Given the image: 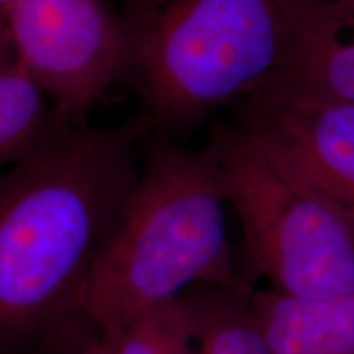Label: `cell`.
<instances>
[{
  "instance_id": "cell-1",
  "label": "cell",
  "mask_w": 354,
  "mask_h": 354,
  "mask_svg": "<svg viewBox=\"0 0 354 354\" xmlns=\"http://www.w3.org/2000/svg\"><path fill=\"white\" fill-rule=\"evenodd\" d=\"M138 174L130 130L56 118L0 174V354L81 323L92 263Z\"/></svg>"
},
{
  "instance_id": "cell-2",
  "label": "cell",
  "mask_w": 354,
  "mask_h": 354,
  "mask_svg": "<svg viewBox=\"0 0 354 354\" xmlns=\"http://www.w3.org/2000/svg\"><path fill=\"white\" fill-rule=\"evenodd\" d=\"M218 174L207 153L161 143L97 251L79 318L112 331L202 284H234Z\"/></svg>"
},
{
  "instance_id": "cell-3",
  "label": "cell",
  "mask_w": 354,
  "mask_h": 354,
  "mask_svg": "<svg viewBox=\"0 0 354 354\" xmlns=\"http://www.w3.org/2000/svg\"><path fill=\"white\" fill-rule=\"evenodd\" d=\"M325 0H127L128 63L148 117L184 131L254 94Z\"/></svg>"
},
{
  "instance_id": "cell-4",
  "label": "cell",
  "mask_w": 354,
  "mask_h": 354,
  "mask_svg": "<svg viewBox=\"0 0 354 354\" xmlns=\"http://www.w3.org/2000/svg\"><path fill=\"white\" fill-rule=\"evenodd\" d=\"M203 151L269 289L307 300L354 295V221L344 212L236 122L214 125Z\"/></svg>"
},
{
  "instance_id": "cell-5",
  "label": "cell",
  "mask_w": 354,
  "mask_h": 354,
  "mask_svg": "<svg viewBox=\"0 0 354 354\" xmlns=\"http://www.w3.org/2000/svg\"><path fill=\"white\" fill-rule=\"evenodd\" d=\"M3 26L13 66L59 122L76 120L127 74L125 35L100 0H13Z\"/></svg>"
},
{
  "instance_id": "cell-6",
  "label": "cell",
  "mask_w": 354,
  "mask_h": 354,
  "mask_svg": "<svg viewBox=\"0 0 354 354\" xmlns=\"http://www.w3.org/2000/svg\"><path fill=\"white\" fill-rule=\"evenodd\" d=\"M232 107L253 131L354 221V104L264 88Z\"/></svg>"
},
{
  "instance_id": "cell-7",
  "label": "cell",
  "mask_w": 354,
  "mask_h": 354,
  "mask_svg": "<svg viewBox=\"0 0 354 354\" xmlns=\"http://www.w3.org/2000/svg\"><path fill=\"white\" fill-rule=\"evenodd\" d=\"M354 104V0H325L263 88Z\"/></svg>"
},
{
  "instance_id": "cell-8",
  "label": "cell",
  "mask_w": 354,
  "mask_h": 354,
  "mask_svg": "<svg viewBox=\"0 0 354 354\" xmlns=\"http://www.w3.org/2000/svg\"><path fill=\"white\" fill-rule=\"evenodd\" d=\"M254 320L271 354H354V295L295 299L253 290Z\"/></svg>"
},
{
  "instance_id": "cell-9",
  "label": "cell",
  "mask_w": 354,
  "mask_h": 354,
  "mask_svg": "<svg viewBox=\"0 0 354 354\" xmlns=\"http://www.w3.org/2000/svg\"><path fill=\"white\" fill-rule=\"evenodd\" d=\"M251 294L241 281L202 284L185 292L194 354H271L254 320Z\"/></svg>"
},
{
  "instance_id": "cell-10",
  "label": "cell",
  "mask_w": 354,
  "mask_h": 354,
  "mask_svg": "<svg viewBox=\"0 0 354 354\" xmlns=\"http://www.w3.org/2000/svg\"><path fill=\"white\" fill-rule=\"evenodd\" d=\"M53 122L46 97L15 66L0 73V165L15 162L37 146Z\"/></svg>"
},
{
  "instance_id": "cell-11",
  "label": "cell",
  "mask_w": 354,
  "mask_h": 354,
  "mask_svg": "<svg viewBox=\"0 0 354 354\" xmlns=\"http://www.w3.org/2000/svg\"><path fill=\"white\" fill-rule=\"evenodd\" d=\"M110 354H194L183 297L112 331H102Z\"/></svg>"
},
{
  "instance_id": "cell-12",
  "label": "cell",
  "mask_w": 354,
  "mask_h": 354,
  "mask_svg": "<svg viewBox=\"0 0 354 354\" xmlns=\"http://www.w3.org/2000/svg\"><path fill=\"white\" fill-rule=\"evenodd\" d=\"M79 339L81 342L76 344L73 354H110L107 338L99 330L86 326V331H84V335Z\"/></svg>"
},
{
  "instance_id": "cell-13",
  "label": "cell",
  "mask_w": 354,
  "mask_h": 354,
  "mask_svg": "<svg viewBox=\"0 0 354 354\" xmlns=\"http://www.w3.org/2000/svg\"><path fill=\"white\" fill-rule=\"evenodd\" d=\"M13 66V55L8 37L6 32V26L0 25V73Z\"/></svg>"
},
{
  "instance_id": "cell-14",
  "label": "cell",
  "mask_w": 354,
  "mask_h": 354,
  "mask_svg": "<svg viewBox=\"0 0 354 354\" xmlns=\"http://www.w3.org/2000/svg\"><path fill=\"white\" fill-rule=\"evenodd\" d=\"M12 2L13 0H0V24H3V15H6L7 8Z\"/></svg>"
},
{
  "instance_id": "cell-15",
  "label": "cell",
  "mask_w": 354,
  "mask_h": 354,
  "mask_svg": "<svg viewBox=\"0 0 354 354\" xmlns=\"http://www.w3.org/2000/svg\"><path fill=\"white\" fill-rule=\"evenodd\" d=\"M0 25H3V24H0Z\"/></svg>"
}]
</instances>
